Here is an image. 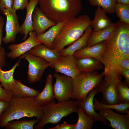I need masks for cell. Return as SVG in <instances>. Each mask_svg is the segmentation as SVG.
Returning <instances> with one entry per match:
<instances>
[{"label": "cell", "instance_id": "6da1fadb", "mask_svg": "<svg viewBox=\"0 0 129 129\" xmlns=\"http://www.w3.org/2000/svg\"><path fill=\"white\" fill-rule=\"evenodd\" d=\"M116 23L112 34L106 40V46L101 55L104 66V79L121 81L119 66L120 61L129 58V24L120 20Z\"/></svg>", "mask_w": 129, "mask_h": 129}, {"label": "cell", "instance_id": "7a4b0ae2", "mask_svg": "<svg viewBox=\"0 0 129 129\" xmlns=\"http://www.w3.org/2000/svg\"><path fill=\"white\" fill-rule=\"evenodd\" d=\"M43 116L42 107L34 98L13 97L0 116V127H4L9 122L24 117H36L39 121Z\"/></svg>", "mask_w": 129, "mask_h": 129}, {"label": "cell", "instance_id": "3957f363", "mask_svg": "<svg viewBox=\"0 0 129 129\" xmlns=\"http://www.w3.org/2000/svg\"><path fill=\"white\" fill-rule=\"evenodd\" d=\"M39 7L56 24L76 17L82 9L81 0H39Z\"/></svg>", "mask_w": 129, "mask_h": 129}, {"label": "cell", "instance_id": "277c9868", "mask_svg": "<svg viewBox=\"0 0 129 129\" xmlns=\"http://www.w3.org/2000/svg\"><path fill=\"white\" fill-rule=\"evenodd\" d=\"M91 21L86 14L68 20L54 40L52 49L59 52L65 46L71 44L90 26Z\"/></svg>", "mask_w": 129, "mask_h": 129}, {"label": "cell", "instance_id": "5b68a950", "mask_svg": "<svg viewBox=\"0 0 129 129\" xmlns=\"http://www.w3.org/2000/svg\"><path fill=\"white\" fill-rule=\"evenodd\" d=\"M43 116L41 119L34 127L35 129H42L48 123L56 124L60 122L64 117L76 112L78 108L73 99L56 103L53 100L42 106Z\"/></svg>", "mask_w": 129, "mask_h": 129}, {"label": "cell", "instance_id": "8992f818", "mask_svg": "<svg viewBox=\"0 0 129 129\" xmlns=\"http://www.w3.org/2000/svg\"><path fill=\"white\" fill-rule=\"evenodd\" d=\"M104 75V72L101 73L95 71L84 72L72 79V99L79 100L85 98L92 89L97 86Z\"/></svg>", "mask_w": 129, "mask_h": 129}, {"label": "cell", "instance_id": "52a82bcc", "mask_svg": "<svg viewBox=\"0 0 129 129\" xmlns=\"http://www.w3.org/2000/svg\"><path fill=\"white\" fill-rule=\"evenodd\" d=\"M20 57L26 59L28 62L27 79L30 83L39 81L45 70L51 67L50 64L45 60L27 52Z\"/></svg>", "mask_w": 129, "mask_h": 129}, {"label": "cell", "instance_id": "ba28073f", "mask_svg": "<svg viewBox=\"0 0 129 129\" xmlns=\"http://www.w3.org/2000/svg\"><path fill=\"white\" fill-rule=\"evenodd\" d=\"M55 81L53 86L55 97L58 102L72 98L73 91L72 78L64 75L55 73Z\"/></svg>", "mask_w": 129, "mask_h": 129}, {"label": "cell", "instance_id": "9c48e42d", "mask_svg": "<svg viewBox=\"0 0 129 129\" xmlns=\"http://www.w3.org/2000/svg\"><path fill=\"white\" fill-rule=\"evenodd\" d=\"M0 11L6 16V19L5 35L2 37V41L6 44L14 43L17 34L19 33L20 27L16 11L12 8L4 9Z\"/></svg>", "mask_w": 129, "mask_h": 129}, {"label": "cell", "instance_id": "30bf717a", "mask_svg": "<svg viewBox=\"0 0 129 129\" xmlns=\"http://www.w3.org/2000/svg\"><path fill=\"white\" fill-rule=\"evenodd\" d=\"M120 81L115 80H107L104 79L100 82L96 87L99 92H101L103 94L101 102L108 105L120 104L116 85Z\"/></svg>", "mask_w": 129, "mask_h": 129}, {"label": "cell", "instance_id": "8fae6325", "mask_svg": "<svg viewBox=\"0 0 129 129\" xmlns=\"http://www.w3.org/2000/svg\"><path fill=\"white\" fill-rule=\"evenodd\" d=\"M77 59L73 55L61 56L54 64L57 73H60L70 77L72 79L81 73L77 65Z\"/></svg>", "mask_w": 129, "mask_h": 129}, {"label": "cell", "instance_id": "7c38bea8", "mask_svg": "<svg viewBox=\"0 0 129 129\" xmlns=\"http://www.w3.org/2000/svg\"><path fill=\"white\" fill-rule=\"evenodd\" d=\"M99 92L96 87L91 91L84 98L76 100L75 102L78 107L82 109L87 116L93 118L94 122H101L103 123L109 124V121L96 113L94 109L93 100L96 95Z\"/></svg>", "mask_w": 129, "mask_h": 129}, {"label": "cell", "instance_id": "4fadbf2b", "mask_svg": "<svg viewBox=\"0 0 129 129\" xmlns=\"http://www.w3.org/2000/svg\"><path fill=\"white\" fill-rule=\"evenodd\" d=\"M29 38L24 42L18 44H12L8 47L11 51L7 54L8 57L14 59L20 57L33 47L42 44L36 39L37 35L34 31L29 33Z\"/></svg>", "mask_w": 129, "mask_h": 129}, {"label": "cell", "instance_id": "5bb4252c", "mask_svg": "<svg viewBox=\"0 0 129 129\" xmlns=\"http://www.w3.org/2000/svg\"><path fill=\"white\" fill-rule=\"evenodd\" d=\"M99 111V114L110 122L108 125L113 128L129 129V114H120L107 108H102Z\"/></svg>", "mask_w": 129, "mask_h": 129}, {"label": "cell", "instance_id": "9a60e30c", "mask_svg": "<svg viewBox=\"0 0 129 129\" xmlns=\"http://www.w3.org/2000/svg\"><path fill=\"white\" fill-rule=\"evenodd\" d=\"M56 23L48 19L40 8L36 6L32 16V28L37 36L42 34Z\"/></svg>", "mask_w": 129, "mask_h": 129}, {"label": "cell", "instance_id": "2e32d148", "mask_svg": "<svg viewBox=\"0 0 129 129\" xmlns=\"http://www.w3.org/2000/svg\"><path fill=\"white\" fill-rule=\"evenodd\" d=\"M27 52L45 60L50 64V67L52 68L54 64L61 56L59 52L48 48L43 44L33 47Z\"/></svg>", "mask_w": 129, "mask_h": 129}, {"label": "cell", "instance_id": "e0dca14e", "mask_svg": "<svg viewBox=\"0 0 129 129\" xmlns=\"http://www.w3.org/2000/svg\"><path fill=\"white\" fill-rule=\"evenodd\" d=\"M106 44V41H105L91 47H86L76 51L73 55L76 59L93 58L98 59L101 62V57Z\"/></svg>", "mask_w": 129, "mask_h": 129}, {"label": "cell", "instance_id": "ac0fdd59", "mask_svg": "<svg viewBox=\"0 0 129 129\" xmlns=\"http://www.w3.org/2000/svg\"><path fill=\"white\" fill-rule=\"evenodd\" d=\"M68 21L65 20L57 23L46 32L37 36V40L48 48L52 49V45L54 40Z\"/></svg>", "mask_w": 129, "mask_h": 129}, {"label": "cell", "instance_id": "d6986e66", "mask_svg": "<svg viewBox=\"0 0 129 129\" xmlns=\"http://www.w3.org/2000/svg\"><path fill=\"white\" fill-rule=\"evenodd\" d=\"M53 77L51 74L47 77L43 91L34 98L36 102L40 106L46 104L54 100L55 97L53 84Z\"/></svg>", "mask_w": 129, "mask_h": 129}, {"label": "cell", "instance_id": "ffe728a7", "mask_svg": "<svg viewBox=\"0 0 129 129\" xmlns=\"http://www.w3.org/2000/svg\"><path fill=\"white\" fill-rule=\"evenodd\" d=\"M39 0H29L26 7L27 13L26 17L23 24L20 26L19 33L24 35L23 40L27 39L29 32L33 31L32 28V16L34 9L38 3Z\"/></svg>", "mask_w": 129, "mask_h": 129}, {"label": "cell", "instance_id": "44dd1931", "mask_svg": "<svg viewBox=\"0 0 129 129\" xmlns=\"http://www.w3.org/2000/svg\"><path fill=\"white\" fill-rule=\"evenodd\" d=\"M113 23L107 15L106 12L101 7H97L94 18L91 21L90 27L93 30L97 31L108 28Z\"/></svg>", "mask_w": 129, "mask_h": 129}, {"label": "cell", "instance_id": "7402d4cb", "mask_svg": "<svg viewBox=\"0 0 129 129\" xmlns=\"http://www.w3.org/2000/svg\"><path fill=\"white\" fill-rule=\"evenodd\" d=\"M13 97H32L37 96L40 92L24 85L20 80L14 79L12 89L10 91Z\"/></svg>", "mask_w": 129, "mask_h": 129}, {"label": "cell", "instance_id": "603a6c76", "mask_svg": "<svg viewBox=\"0 0 129 129\" xmlns=\"http://www.w3.org/2000/svg\"><path fill=\"white\" fill-rule=\"evenodd\" d=\"M116 26V23H113L108 28L97 31L92 30L88 39L86 47H91L106 40L113 32Z\"/></svg>", "mask_w": 129, "mask_h": 129}, {"label": "cell", "instance_id": "cb8c5ba5", "mask_svg": "<svg viewBox=\"0 0 129 129\" xmlns=\"http://www.w3.org/2000/svg\"><path fill=\"white\" fill-rule=\"evenodd\" d=\"M92 31L90 26L88 27L80 37L67 48H64L59 52L61 56L73 55L76 51L86 47L88 39Z\"/></svg>", "mask_w": 129, "mask_h": 129}, {"label": "cell", "instance_id": "d4e9b609", "mask_svg": "<svg viewBox=\"0 0 129 129\" xmlns=\"http://www.w3.org/2000/svg\"><path fill=\"white\" fill-rule=\"evenodd\" d=\"M76 63L79 70L81 72H90L102 69L103 64L99 60L93 58L77 59Z\"/></svg>", "mask_w": 129, "mask_h": 129}, {"label": "cell", "instance_id": "484cf974", "mask_svg": "<svg viewBox=\"0 0 129 129\" xmlns=\"http://www.w3.org/2000/svg\"><path fill=\"white\" fill-rule=\"evenodd\" d=\"M21 59L20 57L17 62L8 70L3 71L0 68V82L4 89L10 91L12 89L14 82L13 74L16 68L19 66Z\"/></svg>", "mask_w": 129, "mask_h": 129}, {"label": "cell", "instance_id": "4316f807", "mask_svg": "<svg viewBox=\"0 0 129 129\" xmlns=\"http://www.w3.org/2000/svg\"><path fill=\"white\" fill-rule=\"evenodd\" d=\"M93 106L95 110L99 111L103 108L114 109L119 113L129 114V103L120 104L115 105H108L99 102L96 98H94Z\"/></svg>", "mask_w": 129, "mask_h": 129}, {"label": "cell", "instance_id": "83f0119b", "mask_svg": "<svg viewBox=\"0 0 129 129\" xmlns=\"http://www.w3.org/2000/svg\"><path fill=\"white\" fill-rule=\"evenodd\" d=\"M76 113L78 114V119L74 129H91L94 122L93 118L86 115L80 107Z\"/></svg>", "mask_w": 129, "mask_h": 129}, {"label": "cell", "instance_id": "f1b7e54d", "mask_svg": "<svg viewBox=\"0 0 129 129\" xmlns=\"http://www.w3.org/2000/svg\"><path fill=\"white\" fill-rule=\"evenodd\" d=\"M39 121L37 119L16 121L13 120L8 122L4 127L7 129H33L34 125Z\"/></svg>", "mask_w": 129, "mask_h": 129}, {"label": "cell", "instance_id": "f546056e", "mask_svg": "<svg viewBox=\"0 0 129 129\" xmlns=\"http://www.w3.org/2000/svg\"><path fill=\"white\" fill-rule=\"evenodd\" d=\"M91 5L101 7L106 12L112 14L115 13L114 9L116 0H88Z\"/></svg>", "mask_w": 129, "mask_h": 129}, {"label": "cell", "instance_id": "4dcf8cb0", "mask_svg": "<svg viewBox=\"0 0 129 129\" xmlns=\"http://www.w3.org/2000/svg\"><path fill=\"white\" fill-rule=\"evenodd\" d=\"M114 11L120 21L129 24V4L117 2L115 5Z\"/></svg>", "mask_w": 129, "mask_h": 129}, {"label": "cell", "instance_id": "1f68e13d", "mask_svg": "<svg viewBox=\"0 0 129 129\" xmlns=\"http://www.w3.org/2000/svg\"><path fill=\"white\" fill-rule=\"evenodd\" d=\"M116 89L120 104L129 103V86L121 81L117 84Z\"/></svg>", "mask_w": 129, "mask_h": 129}, {"label": "cell", "instance_id": "d6a6232c", "mask_svg": "<svg viewBox=\"0 0 129 129\" xmlns=\"http://www.w3.org/2000/svg\"><path fill=\"white\" fill-rule=\"evenodd\" d=\"M29 0H14L12 8L16 11L18 10H23L26 8Z\"/></svg>", "mask_w": 129, "mask_h": 129}, {"label": "cell", "instance_id": "836d02e7", "mask_svg": "<svg viewBox=\"0 0 129 129\" xmlns=\"http://www.w3.org/2000/svg\"><path fill=\"white\" fill-rule=\"evenodd\" d=\"M13 97L11 92L2 88L0 85V100L10 101Z\"/></svg>", "mask_w": 129, "mask_h": 129}, {"label": "cell", "instance_id": "e575fe53", "mask_svg": "<svg viewBox=\"0 0 129 129\" xmlns=\"http://www.w3.org/2000/svg\"><path fill=\"white\" fill-rule=\"evenodd\" d=\"M14 0H0V11L12 9Z\"/></svg>", "mask_w": 129, "mask_h": 129}, {"label": "cell", "instance_id": "d590c367", "mask_svg": "<svg viewBox=\"0 0 129 129\" xmlns=\"http://www.w3.org/2000/svg\"><path fill=\"white\" fill-rule=\"evenodd\" d=\"M6 53L4 48L0 45V68L2 69L6 63L5 57Z\"/></svg>", "mask_w": 129, "mask_h": 129}, {"label": "cell", "instance_id": "8d00e7d4", "mask_svg": "<svg viewBox=\"0 0 129 129\" xmlns=\"http://www.w3.org/2000/svg\"><path fill=\"white\" fill-rule=\"evenodd\" d=\"M75 124H69L65 121L61 124H57L54 127L50 128L49 129H74Z\"/></svg>", "mask_w": 129, "mask_h": 129}, {"label": "cell", "instance_id": "74e56055", "mask_svg": "<svg viewBox=\"0 0 129 129\" xmlns=\"http://www.w3.org/2000/svg\"><path fill=\"white\" fill-rule=\"evenodd\" d=\"M119 69L120 74L121 71L122 70L129 69V58H124L120 61Z\"/></svg>", "mask_w": 129, "mask_h": 129}, {"label": "cell", "instance_id": "f35d334b", "mask_svg": "<svg viewBox=\"0 0 129 129\" xmlns=\"http://www.w3.org/2000/svg\"><path fill=\"white\" fill-rule=\"evenodd\" d=\"M121 75L124 76L125 78L124 83L129 86V69L121 70L120 72Z\"/></svg>", "mask_w": 129, "mask_h": 129}, {"label": "cell", "instance_id": "ab89813d", "mask_svg": "<svg viewBox=\"0 0 129 129\" xmlns=\"http://www.w3.org/2000/svg\"><path fill=\"white\" fill-rule=\"evenodd\" d=\"M9 102L0 100V116L8 105Z\"/></svg>", "mask_w": 129, "mask_h": 129}, {"label": "cell", "instance_id": "60d3db41", "mask_svg": "<svg viewBox=\"0 0 129 129\" xmlns=\"http://www.w3.org/2000/svg\"><path fill=\"white\" fill-rule=\"evenodd\" d=\"M4 24V21L3 18L0 16V45H1L2 41V35L3 28Z\"/></svg>", "mask_w": 129, "mask_h": 129}, {"label": "cell", "instance_id": "b9f144b4", "mask_svg": "<svg viewBox=\"0 0 129 129\" xmlns=\"http://www.w3.org/2000/svg\"><path fill=\"white\" fill-rule=\"evenodd\" d=\"M117 2L125 4H129V0H116Z\"/></svg>", "mask_w": 129, "mask_h": 129}]
</instances>
